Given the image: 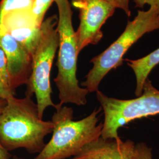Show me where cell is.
I'll use <instances>...</instances> for the list:
<instances>
[{"mask_svg":"<svg viewBox=\"0 0 159 159\" xmlns=\"http://www.w3.org/2000/svg\"><path fill=\"white\" fill-rule=\"evenodd\" d=\"M0 47L6 55L11 88L27 85L32 71V57L10 34L0 31Z\"/></svg>","mask_w":159,"mask_h":159,"instance_id":"9c48e42d","label":"cell"},{"mask_svg":"<svg viewBox=\"0 0 159 159\" xmlns=\"http://www.w3.org/2000/svg\"><path fill=\"white\" fill-rule=\"evenodd\" d=\"M72 4L79 10L80 23L75 32L79 54L85 47L102 40V27L116 8L104 0H72Z\"/></svg>","mask_w":159,"mask_h":159,"instance_id":"52a82bcc","label":"cell"},{"mask_svg":"<svg viewBox=\"0 0 159 159\" xmlns=\"http://www.w3.org/2000/svg\"><path fill=\"white\" fill-rule=\"evenodd\" d=\"M55 108L51 120L54 127L51 140L34 159L73 157L88 144L101 137L103 125L98 123V114L102 108L95 109L79 121L73 120L71 107L57 104Z\"/></svg>","mask_w":159,"mask_h":159,"instance_id":"7a4b0ae2","label":"cell"},{"mask_svg":"<svg viewBox=\"0 0 159 159\" xmlns=\"http://www.w3.org/2000/svg\"><path fill=\"white\" fill-rule=\"evenodd\" d=\"M104 1L107 2L109 4L115 7L116 8H120L123 10L128 17H130L131 15V11L129 7L130 0H104Z\"/></svg>","mask_w":159,"mask_h":159,"instance_id":"2e32d148","label":"cell"},{"mask_svg":"<svg viewBox=\"0 0 159 159\" xmlns=\"http://www.w3.org/2000/svg\"><path fill=\"white\" fill-rule=\"evenodd\" d=\"M7 104V100L0 98V114L2 111ZM12 156L0 144V159H11Z\"/></svg>","mask_w":159,"mask_h":159,"instance_id":"d6986e66","label":"cell"},{"mask_svg":"<svg viewBox=\"0 0 159 159\" xmlns=\"http://www.w3.org/2000/svg\"><path fill=\"white\" fill-rule=\"evenodd\" d=\"M58 11L57 31L59 51L57 66L58 73L54 82L58 90L60 105L72 103L84 106L89 91L80 87L77 79L78 59L77 40L74 31L73 11L68 0H55Z\"/></svg>","mask_w":159,"mask_h":159,"instance_id":"3957f363","label":"cell"},{"mask_svg":"<svg viewBox=\"0 0 159 159\" xmlns=\"http://www.w3.org/2000/svg\"><path fill=\"white\" fill-rule=\"evenodd\" d=\"M136 144L130 140H98L88 144L79 153L70 159H133Z\"/></svg>","mask_w":159,"mask_h":159,"instance_id":"30bf717a","label":"cell"},{"mask_svg":"<svg viewBox=\"0 0 159 159\" xmlns=\"http://www.w3.org/2000/svg\"><path fill=\"white\" fill-rule=\"evenodd\" d=\"M31 97L12 96L6 100L0 114V144L8 152L23 148L30 153L39 154L46 145L45 137L52 133V121L40 118Z\"/></svg>","mask_w":159,"mask_h":159,"instance_id":"6da1fadb","label":"cell"},{"mask_svg":"<svg viewBox=\"0 0 159 159\" xmlns=\"http://www.w3.org/2000/svg\"><path fill=\"white\" fill-rule=\"evenodd\" d=\"M41 25L35 21L31 10L16 8L4 18L0 31L10 34L32 57L41 37Z\"/></svg>","mask_w":159,"mask_h":159,"instance_id":"ba28073f","label":"cell"},{"mask_svg":"<svg viewBox=\"0 0 159 159\" xmlns=\"http://www.w3.org/2000/svg\"><path fill=\"white\" fill-rule=\"evenodd\" d=\"M0 81L5 85L11 88L10 80L7 69V63L6 55L0 47ZM13 90V89H12Z\"/></svg>","mask_w":159,"mask_h":159,"instance_id":"5bb4252c","label":"cell"},{"mask_svg":"<svg viewBox=\"0 0 159 159\" xmlns=\"http://www.w3.org/2000/svg\"><path fill=\"white\" fill-rule=\"evenodd\" d=\"M133 159H153L152 149L145 143H139L135 145Z\"/></svg>","mask_w":159,"mask_h":159,"instance_id":"4fadbf2b","label":"cell"},{"mask_svg":"<svg viewBox=\"0 0 159 159\" xmlns=\"http://www.w3.org/2000/svg\"><path fill=\"white\" fill-rule=\"evenodd\" d=\"M18 0H1L0 2V25L6 15L14 10Z\"/></svg>","mask_w":159,"mask_h":159,"instance_id":"9a60e30c","label":"cell"},{"mask_svg":"<svg viewBox=\"0 0 159 159\" xmlns=\"http://www.w3.org/2000/svg\"><path fill=\"white\" fill-rule=\"evenodd\" d=\"M97 98L104 114L101 137L104 139L120 138V127L134 120L159 114V90L147 79L142 94L136 98L120 100L96 91Z\"/></svg>","mask_w":159,"mask_h":159,"instance_id":"5b68a950","label":"cell"},{"mask_svg":"<svg viewBox=\"0 0 159 159\" xmlns=\"http://www.w3.org/2000/svg\"><path fill=\"white\" fill-rule=\"evenodd\" d=\"M16 91L5 85L0 81V98L7 100L10 97L15 96Z\"/></svg>","mask_w":159,"mask_h":159,"instance_id":"ac0fdd59","label":"cell"},{"mask_svg":"<svg viewBox=\"0 0 159 159\" xmlns=\"http://www.w3.org/2000/svg\"><path fill=\"white\" fill-rule=\"evenodd\" d=\"M58 18L52 16L41 25V37L32 57V71L27 84L25 96L35 95L40 118L43 119L46 108L56 107L51 98L50 74L53 61L59 44L56 25Z\"/></svg>","mask_w":159,"mask_h":159,"instance_id":"8992f818","label":"cell"},{"mask_svg":"<svg viewBox=\"0 0 159 159\" xmlns=\"http://www.w3.org/2000/svg\"><path fill=\"white\" fill-rule=\"evenodd\" d=\"M12 159H24L23 158H21V157H18L17 156H13L12 157Z\"/></svg>","mask_w":159,"mask_h":159,"instance_id":"ffe728a7","label":"cell"},{"mask_svg":"<svg viewBox=\"0 0 159 159\" xmlns=\"http://www.w3.org/2000/svg\"><path fill=\"white\" fill-rule=\"evenodd\" d=\"M157 30H159V14L156 10L152 7L148 11L138 10L136 17L128 21L119 37L105 51L91 59L93 67L81 85L89 93L98 90L101 81L109 71L123 64V57L131 47L144 34Z\"/></svg>","mask_w":159,"mask_h":159,"instance_id":"277c9868","label":"cell"},{"mask_svg":"<svg viewBox=\"0 0 159 159\" xmlns=\"http://www.w3.org/2000/svg\"><path fill=\"white\" fill-rule=\"evenodd\" d=\"M134 71L136 79L135 94L137 97L142 94L144 84L152 70L159 64V48L145 57L137 60H124Z\"/></svg>","mask_w":159,"mask_h":159,"instance_id":"8fae6325","label":"cell"},{"mask_svg":"<svg viewBox=\"0 0 159 159\" xmlns=\"http://www.w3.org/2000/svg\"><path fill=\"white\" fill-rule=\"evenodd\" d=\"M54 1L55 0H34L31 12L37 23L40 25L43 22L46 12Z\"/></svg>","mask_w":159,"mask_h":159,"instance_id":"7c38bea8","label":"cell"},{"mask_svg":"<svg viewBox=\"0 0 159 159\" xmlns=\"http://www.w3.org/2000/svg\"><path fill=\"white\" fill-rule=\"evenodd\" d=\"M135 8L143 9L144 7L148 5L150 7L154 8L159 14V0H133Z\"/></svg>","mask_w":159,"mask_h":159,"instance_id":"e0dca14e","label":"cell"}]
</instances>
